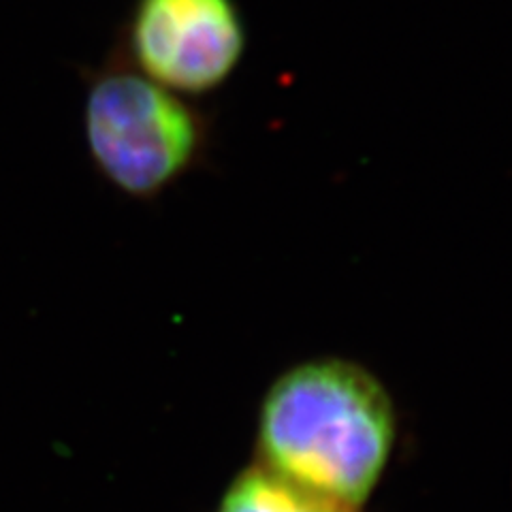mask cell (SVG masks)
I'll use <instances>...</instances> for the list:
<instances>
[{
	"instance_id": "3",
	"label": "cell",
	"mask_w": 512,
	"mask_h": 512,
	"mask_svg": "<svg viewBox=\"0 0 512 512\" xmlns=\"http://www.w3.org/2000/svg\"><path fill=\"white\" fill-rule=\"evenodd\" d=\"M246 50L237 0H135L111 52L154 84L199 99L229 82Z\"/></svg>"
},
{
	"instance_id": "4",
	"label": "cell",
	"mask_w": 512,
	"mask_h": 512,
	"mask_svg": "<svg viewBox=\"0 0 512 512\" xmlns=\"http://www.w3.org/2000/svg\"><path fill=\"white\" fill-rule=\"evenodd\" d=\"M214 512H361L335 500L303 489L280 474L263 468L261 463L239 472Z\"/></svg>"
},
{
	"instance_id": "1",
	"label": "cell",
	"mask_w": 512,
	"mask_h": 512,
	"mask_svg": "<svg viewBox=\"0 0 512 512\" xmlns=\"http://www.w3.org/2000/svg\"><path fill=\"white\" fill-rule=\"evenodd\" d=\"M397 429L393 397L365 365L308 359L265 391L256 416V463L361 510L389 470Z\"/></svg>"
},
{
	"instance_id": "2",
	"label": "cell",
	"mask_w": 512,
	"mask_h": 512,
	"mask_svg": "<svg viewBox=\"0 0 512 512\" xmlns=\"http://www.w3.org/2000/svg\"><path fill=\"white\" fill-rule=\"evenodd\" d=\"M90 163L122 195L150 201L201 167L210 124L192 99L128 67L114 52L86 73Z\"/></svg>"
}]
</instances>
